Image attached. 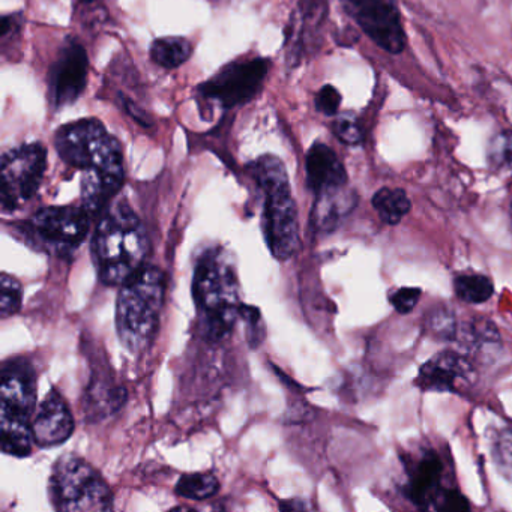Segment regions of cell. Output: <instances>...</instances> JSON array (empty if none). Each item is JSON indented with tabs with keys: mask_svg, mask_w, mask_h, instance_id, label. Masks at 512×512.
Segmentation results:
<instances>
[{
	"mask_svg": "<svg viewBox=\"0 0 512 512\" xmlns=\"http://www.w3.org/2000/svg\"><path fill=\"white\" fill-rule=\"evenodd\" d=\"M308 188L314 194L340 190L347 185V173L343 163L325 143H314L305 160Z\"/></svg>",
	"mask_w": 512,
	"mask_h": 512,
	"instance_id": "e0dca14e",
	"label": "cell"
},
{
	"mask_svg": "<svg viewBox=\"0 0 512 512\" xmlns=\"http://www.w3.org/2000/svg\"><path fill=\"white\" fill-rule=\"evenodd\" d=\"M193 55L190 41L181 37L158 38L152 43L151 58L164 70H175L184 65Z\"/></svg>",
	"mask_w": 512,
	"mask_h": 512,
	"instance_id": "44dd1931",
	"label": "cell"
},
{
	"mask_svg": "<svg viewBox=\"0 0 512 512\" xmlns=\"http://www.w3.org/2000/svg\"><path fill=\"white\" fill-rule=\"evenodd\" d=\"M328 14L326 0H299L298 11L293 14L287 28V58L299 62L305 52H310L314 40Z\"/></svg>",
	"mask_w": 512,
	"mask_h": 512,
	"instance_id": "2e32d148",
	"label": "cell"
},
{
	"mask_svg": "<svg viewBox=\"0 0 512 512\" xmlns=\"http://www.w3.org/2000/svg\"><path fill=\"white\" fill-rule=\"evenodd\" d=\"M89 59L85 47L68 40L50 74V98L58 109L79 100L88 83Z\"/></svg>",
	"mask_w": 512,
	"mask_h": 512,
	"instance_id": "8fae6325",
	"label": "cell"
},
{
	"mask_svg": "<svg viewBox=\"0 0 512 512\" xmlns=\"http://www.w3.org/2000/svg\"><path fill=\"white\" fill-rule=\"evenodd\" d=\"M488 163L493 169L512 170V130L502 131L488 146Z\"/></svg>",
	"mask_w": 512,
	"mask_h": 512,
	"instance_id": "484cf974",
	"label": "cell"
},
{
	"mask_svg": "<svg viewBox=\"0 0 512 512\" xmlns=\"http://www.w3.org/2000/svg\"><path fill=\"white\" fill-rule=\"evenodd\" d=\"M166 295V275L155 266H143L121 286L116 304V328L122 346L142 353L154 341Z\"/></svg>",
	"mask_w": 512,
	"mask_h": 512,
	"instance_id": "5b68a950",
	"label": "cell"
},
{
	"mask_svg": "<svg viewBox=\"0 0 512 512\" xmlns=\"http://www.w3.org/2000/svg\"><path fill=\"white\" fill-rule=\"evenodd\" d=\"M454 290L461 301L478 305L490 301L494 293V284L487 275L460 274L455 277Z\"/></svg>",
	"mask_w": 512,
	"mask_h": 512,
	"instance_id": "7402d4cb",
	"label": "cell"
},
{
	"mask_svg": "<svg viewBox=\"0 0 512 512\" xmlns=\"http://www.w3.org/2000/svg\"><path fill=\"white\" fill-rule=\"evenodd\" d=\"M356 203H358L356 194L347 190V187L317 194L313 211H311V226L317 232H334L352 214Z\"/></svg>",
	"mask_w": 512,
	"mask_h": 512,
	"instance_id": "ac0fdd59",
	"label": "cell"
},
{
	"mask_svg": "<svg viewBox=\"0 0 512 512\" xmlns=\"http://www.w3.org/2000/svg\"><path fill=\"white\" fill-rule=\"evenodd\" d=\"M445 466L442 458L433 449L421 452L407 466V484L404 494L419 509L437 508L443 494L449 488L443 487Z\"/></svg>",
	"mask_w": 512,
	"mask_h": 512,
	"instance_id": "4fadbf2b",
	"label": "cell"
},
{
	"mask_svg": "<svg viewBox=\"0 0 512 512\" xmlns=\"http://www.w3.org/2000/svg\"><path fill=\"white\" fill-rule=\"evenodd\" d=\"M268 71V59L232 62L200 85L199 92L202 98L215 101L224 109L242 106L262 91Z\"/></svg>",
	"mask_w": 512,
	"mask_h": 512,
	"instance_id": "9c48e42d",
	"label": "cell"
},
{
	"mask_svg": "<svg viewBox=\"0 0 512 512\" xmlns=\"http://www.w3.org/2000/svg\"><path fill=\"white\" fill-rule=\"evenodd\" d=\"M425 323H427V331L439 340L449 341L457 337V319L454 313L446 308H434L428 314Z\"/></svg>",
	"mask_w": 512,
	"mask_h": 512,
	"instance_id": "4316f807",
	"label": "cell"
},
{
	"mask_svg": "<svg viewBox=\"0 0 512 512\" xmlns=\"http://www.w3.org/2000/svg\"><path fill=\"white\" fill-rule=\"evenodd\" d=\"M374 211L388 226H397L412 209V202L406 191L400 188H382L373 196Z\"/></svg>",
	"mask_w": 512,
	"mask_h": 512,
	"instance_id": "ffe728a7",
	"label": "cell"
},
{
	"mask_svg": "<svg viewBox=\"0 0 512 512\" xmlns=\"http://www.w3.org/2000/svg\"><path fill=\"white\" fill-rule=\"evenodd\" d=\"M220 488L217 476L211 472L188 473L176 484V493L185 499L205 500L215 496Z\"/></svg>",
	"mask_w": 512,
	"mask_h": 512,
	"instance_id": "603a6c76",
	"label": "cell"
},
{
	"mask_svg": "<svg viewBox=\"0 0 512 512\" xmlns=\"http://www.w3.org/2000/svg\"><path fill=\"white\" fill-rule=\"evenodd\" d=\"M55 145L68 166L83 170V208L100 215L124 185L121 143L98 119H82L59 128Z\"/></svg>",
	"mask_w": 512,
	"mask_h": 512,
	"instance_id": "6da1fadb",
	"label": "cell"
},
{
	"mask_svg": "<svg viewBox=\"0 0 512 512\" xmlns=\"http://www.w3.org/2000/svg\"><path fill=\"white\" fill-rule=\"evenodd\" d=\"M235 265L221 248L206 250L194 266L193 298L203 334L208 340L229 337L241 317Z\"/></svg>",
	"mask_w": 512,
	"mask_h": 512,
	"instance_id": "3957f363",
	"label": "cell"
},
{
	"mask_svg": "<svg viewBox=\"0 0 512 512\" xmlns=\"http://www.w3.org/2000/svg\"><path fill=\"white\" fill-rule=\"evenodd\" d=\"M247 170L265 200L263 227L266 244L275 259L286 262L301 247L298 211L286 167L275 155H262L248 164Z\"/></svg>",
	"mask_w": 512,
	"mask_h": 512,
	"instance_id": "277c9868",
	"label": "cell"
},
{
	"mask_svg": "<svg viewBox=\"0 0 512 512\" xmlns=\"http://www.w3.org/2000/svg\"><path fill=\"white\" fill-rule=\"evenodd\" d=\"M437 511H469L470 505L467 502L466 497L457 490H451L449 488L445 494H443L442 500L437 505Z\"/></svg>",
	"mask_w": 512,
	"mask_h": 512,
	"instance_id": "4dcf8cb0",
	"label": "cell"
},
{
	"mask_svg": "<svg viewBox=\"0 0 512 512\" xmlns=\"http://www.w3.org/2000/svg\"><path fill=\"white\" fill-rule=\"evenodd\" d=\"M341 4L380 49L391 55L406 49V32L395 0H341Z\"/></svg>",
	"mask_w": 512,
	"mask_h": 512,
	"instance_id": "30bf717a",
	"label": "cell"
},
{
	"mask_svg": "<svg viewBox=\"0 0 512 512\" xmlns=\"http://www.w3.org/2000/svg\"><path fill=\"white\" fill-rule=\"evenodd\" d=\"M0 296H2V299H0V316H2V319L14 316L22 307V286L16 278L5 274V272L2 274V280H0Z\"/></svg>",
	"mask_w": 512,
	"mask_h": 512,
	"instance_id": "d4e9b609",
	"label": "cell"
},
{
	"mask_svg": "<svg viewBox=\"0 0 512 512\" xmlns=\"http://www.w3.org/2000/svg\"><path fill=\"white\" fill-rule=\"evenodd\" d=\"M419 299H421V289H416V287H403L389 296L392 307L400 314L412 313L413 308L418 305Z\"/></svg>",
	"mask_w": 512,
	"mask_h": 512,
	"instance_id": "f1b7e54d",
	"label": "cell"
},
{
	"mask_svg": "<svg viewBox=\"0 0 512 512\" xmlns=\"http://www.w3.org/2000/svg\"><path fill=\"white\" fill-rule=\"evenodd\" d=\"M0 416L31 422L37 410V376L25 359H10L2 368Z\"/></svg>",
	"mask_w": 512,
	"mask_h": 512,
	"instance_id": "7c38bea8",
	"label": "cell"
},
{
	"mask_svg": "<svg viewBox=\"0 0 512 512\" xmlns=\"http://www.w3.org/2000/svg\"><path fill=\"white\" fill-rule=\"evenodd\" d=\"M89 218L83 206H50L26 223V235L46 253L70 259L88 235Z\"/></svg>",
	"mask_w": 512,
	"mask_h": 512,
	"instance_id": "52a82bcc",
	"label": "cell"
},
{
	"mask_svg": "<svg viewBox=\"0 0 512 512\" xmlns=\"http://www.w3.org/2000/svg\"><path fill=\"white\" fill-rule=\"evenodd\" d=\"M317 112L323 113L325 116L337 115L338 109L341 106V95L334 86L326 85L320 89L319 94L316 95Z\"/></svg>",
	"mask_w": 512,
	"mask_h": 512,
	"instance_id": "f546056e",
	"label": "cell"
},
{
	"mask_svg": "<svg viewBox=\"0 0 512 512\" xmlns=\"http://www.w3.org/2000/svg\"><path fill=\"white\" fill-rule=\"evenodd\" d=\"M334 133L340 142L356 146L362 142V130L352 116H341L334 122Z\"/></svg>",
	"mask_w": 512,
	"mask_h": 512,
	"instance_id": "83f0119b",
	"label": "cell"
},
{
	"mask_svg": "<svg viewBox=\"0 0 512 512\" xmlns=\"http://www.w3.org/2000/svg\"><path fill=\"white\" fill-rule=\"evenodd\" d=\"M469 359L452 350H443L419 368L415 385L425 392H454L472 380Z\"/></svg>",
	"mask_w": 512,
	"mask_h": 512,
	"instance_id": "5bb4252c",
	"label": "cell"
},
{
	"mask_svg": "<svg viewBox=\"0 0 512 512\" xmlns=\"http://www.w3.org/2000/svg\"><path fill=\"white\" fill-rule=\"evenodd\" d=\"M511 215H512V205H511Z\"/></svg>",
	"mask_w": 512,
	"mask_h": 512,
	"instance_id": "e575fe53",
	"label": "cell"
},
{
	"mask_svg": "<svg viewBox=\"0 0 512 512\" xmlns=\"http://www.w3.org/2000/svg\"><path fill=\"white\" fill-rule=\"evenodd\" d=\"M2 451L13 457H28L34 445L31 422L0 416Z\"/></svg>",
	"mask_w": 512,
	"mask_h": 512,
	"instance_id": "d6986e66",
	"label": "cell"
},
{
	"mask_svg": "<svg viewBox=\"0 0 512 512\" xmlns=\"http://www.w3.org/2000/svg\"><path fill=\"white\" fill-rule=\"evenodd\" d=\"M47 169V151L31 143L5 152L0 169L2 211L14 212L37 194Z\"/></svg>",
	"mask_w": 512,
	"mask_h": 512,
	"instance_id": "ba28073f",
	"label": "cell"
},
{
	"mask_svg": "<svg viewBox=\"0 0 512 512\" xmlns=\"http://www.w3.org/2000/svg\"><path fill=\"white\" fill-rule=\"evenodd\" d=\"M280 509H283V511H301V509H307V506L301 500L293 499L281 502Z\"/></svg>",
	"mask_w": 512,
	"mask_h": 512,
	"instance_id": "d6a6232c",
	"label": "cell"
},
{
	"mask_svg": "<svg viewBox=\"0 0 512 512\" xmlns=\"http://www.w3.org/2000/svg\"><path fill=\"white\" fill-rule=\"evenodd\" d=\"M31 427L35 443L41 448H53L70 439L74 433V418L58 391L53 389L37 407Z\"/></svg>",
	"mask_w": 512,
	"mask_h": 512,
	"instance_id": "9a60e30c",
	"label": "cell"
},
{
	"mask_svg": "<svg viewBox=\"0 0 512 512\" xmlns=\"http://www.w3.org/2000/svg\"><path fill=\"white\" fill-rule=\"evenodd\" d=\"M491 457L497 472L512 482V428H500L491 439Z\"/></svg>",
	"mask_w": 512,
	"mask_h": 512,
	"instance_id": "cb8c5ba5",
	"label": "cell"
},
{
	"mask_svg": "<svg viewBox=\"0 0 512 512\" xmlns=\"http://www.w3.org/2000/svg\"><path fill=\"white\" fill-rule=\"evenodd\" d=\"M122 103H124V107L127 109V112L130 113V115L133 116L139 124L145 125V127H149V125H151L149 124V119L146 118L145 113H143L136 104L131 103V101H128L125 97H122Z\"/></svg>",
	"mask_w": 512,
	"mask_h": 512,
	"instance_id": "1f68e13d",
	"label": "cell"
},
{
	"mask_svg": "<svg viewBox=\"0 0 512 512\" xmlns=\"http://www.w3.org/2000/svg\"><path fill=\"white\" fill-rule=\"evenodd\" d=\"M83 4H92L95 0H82Z\"/></svg>",
	"mask_w": 512,
	"mask_h": 512,
	"instance_id": "836d02e7",
	"label": "cell"
},
{
	"mask_svg": "<svg viewBox=\"0 0 512 512\" xmlns=\"http://www.w3.org/2000/svg\"><path fill=\"white\" fill-rule=\"evenodd\" d=\"M98 217L92 239L98 278L107 286H122L145 266L149 253L145 224L125 202L110 203Z\"/></svg>",
	"mask_w": 512,
	"mask_h": 512,
	"instance_id": "7a4b0ae2",
	"label": "cell"
},
{
	"mask_svg": "<svg viewBox=\"0 0 512 512\" xmlns=\"http://www.w3.org/2000/svg\"><path fill=\"white\" fill-rule=\"evenodd\" d=\"M50 499L58 511L97 512L113 509V494L103 476L83 458L65 455L50 476Z\"/></svg>",
	"mask_w": 512,
	"mask_h": 512,
	"instance_id": "8992f818",
	"label": "cell"
}]
</instances>
